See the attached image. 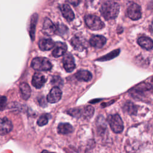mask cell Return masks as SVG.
Wrapping results in <instances>:
<instances>
[{"instance_id":"8992f818","label":"cell","mask_w":153,"mask_h":153,"mask_svg":"<svg viewBox=\"0 0 153 153\" xmlns=\"http://www.w3.org/2000/svg\"><path fill=\"white\" fill-rule=\"evenodd\" d=\"M71 43L73 47L78 51H82L86 48L87 42L83 37L81 36L75 35L71 40Z\"/></svg>"},{"instance_id":"5bb4252c","label":"cell","mask_w":153,"mask_h":153,"mask_svg":"<svg viewBox=\"0 0 153 153\" xmlns=\"http://www.w3.org/2000/svg\"><path fill=\"white\" fill-rule=\"evenodd\" d=\"M62 14L64 18L68 22H71L74 19V13L71 7L67 4H63L60 7Z\"/></svg>"},{"instance_id":"ac0fdd59","label":"cell","mask_w":153,"mask_h":153,"mask_svg":"<svg viewBox=\"0 0 153 153\" xmlns=\"http://www.w3.org/2000/svg\"><path fill=\"white\" fill-rule=\"evenodd\" d=\"M57 131L62 134H69L73 131V127L69 123H60L57 127Z\"/></svg>"},{"instance_id":"44dd1931","label":"cell","mask_w":153,"mask_h":153,"mask_svg":"<svg viewBox=\"0 0 153 153\" xmlns=\"http://www.w3.org/2000/svg\"><path fill=\"white\" fill-rule=\"evenodd\" d=\"M82 112L83 113V115L85 118H90L92 117L94 114V108L91 106H87L83 109Z\"/></svg>"},{"instance_id":"603a6c76","label":"cell","mask_w":153,"mask_h":153,"mask_svg":"<svg viewBox=\"0 0 153 153\" xmlns=\"http://www.w3.org/2000/svg\"><path fill=\"white\" fill-rule=\"evenodd\" d=\"M120 50L118 49V50H114L113 51H112L111 53L106 54V56H104L103 57H102L101 58L99 59L98 60H101V61H104V60H108L109 59H113L114 57H116L117 56H118V54H119L120 53Z\"/></svg>"},{"instance_id":"d6986e66","label":"cell","mask_w":153,"mask_h":153,"mask_svg":"<svg viewBox=\"0 0 153 153\" xmlns=\"http://www.w3.org/2000/svg\"><path fill=\"white\" fill-rule=\"evenodd\" d=\"M20 90L22 94V97L23 99L27 100L30 96V88L29 85L25 82H23L20 85Z\"/></svg>"},{"instance_id":"2e32d148","label":"cell","mask_w":153,"mask_h":153,"mask_svg":"<svg viewBox=\"0 0 153 153\" xmlns=\"http://www.w3.org/2000/svg\"><path fill=\"white\" fill-rule=\"evenodd\" d=\"M75 76L78 81L85 82L90 81L92 78L91 74L89 71L85 70H81L78 71L75 74Z\"/></svg>"},{"instance_id":"7c38bea8","label":"cell","mask_w":153,"mask_h":153,"mask_svg":"<svg viewBox=\"0 0 153 153\" xmlns=\"http://www.w3.org/2000/svg\"><path fill=\"white\" fill-rule=\"evenodd\" d=\"M42 30L46 35H51L56 32V25H54L49 19H45L44 22Z\"/></svg>"},{"instance_id":"30bf717a","label":"cell","mask_w":153,"mask_h":153,"mask_svg":"<svg viewBox=\"0 0 153 153\" xmlns=\"http://www.w3.org/2000/svg\"><path fill=\"white\" fill-rule=\"evenodd\" d=\"M67 50V45L65 43L57 42L54 44L52 55L54 57H59L65 54Z\"/></svg>"},{"instance_id":"484cf974","label":"cell","mask_w":153,"mask_h":153,"mask_svg":"<svg viewBox=\"0 0 153 153\" xmlns=\"http://www.w3.org/2000/svg\"><path fill=\"white\" fill-rule=\"evenodd\" d=\"M52 84L56 85L55 87H59L63 84V81L62 78L59 76H53L51 81Z\"/></svg>"},{"instance_id":"cb8c5ba5","label":"cell","mask_w":153,"mask_h":153,"mask_svg":"<svg viewBox=\"0 0 153 153\" xmlns=\"http://www.w3.org/2000/svg\"><path fill=\"white\" fill-rule=\"evenodd\" d=\"M82 109H80L79 108H73L69 109L67 112L71 116L79 118L82 115Z\"/></svg>"},{"instance_id":"e0dca14e","label":"cell","mask_w":153,"mask_h":153,"mask_svg":"<svg viewBox=\"0 0 153 153\" xmlns=\"http://www.w3.org/2000/svg\"><path fill=\"white\" fill-rule=\"evenodd\" d=\"M138 44L143 48L150 50L152 48L153 42L151 38L146 36H141L137 39Z\"/></svg>"},{"instance_id":"f1b7e54d","label":"cell","mask_w":153,"mask_h":153,"mask_svg":"<svg viewBox=\"0 0 153 153\" xmlns=\"http://www.w3.org/2000/svg\"><path fill=\"white\" fill-rule=\"evenodd\" d=\"M41 153H53V152H49V151H48L47 150H44V151H42L41 152Z\"/></svg>"},{"instance_id":"d4e9b609","label":"cell","mask_w":153,"mask_h":153,"mask_svg":"<svg viewBox=\"0 0 153 153\" xmlns=\"http://www.w3.org/2000/svg\"><path fill=\"white\" fill-rule=\"evenodd\" d=\"M48 116L46 114L42 115L38 120L37 121V124L39 126H43L46 125L48 123Z\"/></svg>"},{"instance_id":"4316f807","label":"cell","mask_w":153,"mask_h":153,"mask_svg":"<svg viewBox=\"0 0 153 153\" xmlns=\"http://www.w3.org/2000/svg\"><path fill=\"white\" fill-rule=\"evenodd\" d=\"M7 105V98L5 96H0V111L5 109Z\"/></svg>"},{"instance_id":"8fae6325","label":"cell","mask_w":153,"mask_h":153,"mask_svg":"<svg viewBox=\"0 0 153 153\" xmlns=\"http://www.w3.org/2000/svg\"><path fill=\"white\" fill-rule=\"evenodd\" d=\"M106 42V38L102 35H94L92 36L89 41L90 44L96 48H102L105 44Z\"/></svg>"},{"instance_id":"ffe728a7","label":"cell","mask_w":153,"mask_h":153,"mask_svg":"<svg viewBox=\"0 0 153 153\" xmlns=\"http://www.w3.org/2000/svg\"><path fill=\"white\" fill-rule=\"evenodd\" d=\"M38 16L36 14H33L32 16L31 20H30V35L32 40L34 39L35 36V26L37 22Z\"/></svg>"},{"instance_id":"7402d4cb","label":"cell","mask_w":153,"mask_h":153,"mask_svg":"<svg viewBox=\"0 0 153 153\" xmlns=\"http://www.w3.org/2000/svg\"><path fill=\"white\" fill-rule=\"evenodd\" d=\"M125 110L129 114H133L136 112V106L131 102H127L124 105Z\"/></svg>"},{"instance_id":"6da1fadb","label":"cell","mask_w":153,"mask_h":153,"mask_svg":"<svg viewBox=\"0 0 153 153\" xmlns=\"http://www.w3.org/2000/svg\"><path fill=\"white\" fill-rule=\"evenodd\" d=\"M119 11V5L112 1H108L104 3L100 8V13L102 16L107 20L115 19L118 16Z\"/></svg>"},{"instance_id":"52a82bcc","label":"cell","mask_w":153,"mask_h":153,"mask_svg":"<svg viewBox=\"0 0 153 153\" xmlns=\"http://www.w3.org/2000/svg\"><path fill=\"white\" fill-rule=\"evenodd\" d=\"M62 91L57 87H54L51 88L47 95V100L49 103H54L59 102L62 97Z\"/></svg>"},{"instance_id":"5b68a950","label":"cell","mask_w":153,"mask_h":153,"mask_svg":"<svg viewBox=\"0 0 153 153\" xmlns=\"http://www.w3.org/2000/svg\"><path fill=\"white\" fill-rule=\"evenodd\" d=\"M128 17L133 20H139L141 17V8L136 3H132L127 8Z\"/></svg>"},{"instance_id":"4fadbf2b","label":"cell","mask_w":153,"mask_h":153,"mask_svg":"<svg viewBox=\"0 0 153 153\" xmlns=\"http://www.w3.org/2000/svg\"><path fill=\"white\" fill-rule=\"evenodd\" d=\"M45 82H46V79L43 75L38 72H36L34 74L32 79V84L33 86H34L35 88H41Z\"/></svg>"},{"instance_id":"277c9868","label":"cell","mask_w":153,"mask_h":153,"mask_svg":"<svg viewBox=\"0 0 153 153\" xmlns=\"http://www.w3.org/2000/svg\"><path fill=\"white\" fill-rule=\"evenodd\" d=\"M85 22L89 29L94 30H100L105 27L104 23L95 15L89 14L85 16Z\"/></svg>"},{"instance_id":"9c48e42d","label":"cell","mask_w":153,"mask_h":153,"mask_svg":"<svg viewBox=\"0 0 153 153\" xmlns=\"http://www.w3.org/2000/svg\"><path fill=\"white\" fill-rule=\"evenodd\" d=\"M13 129L11 121L7 118H0V135H5L10 133Z\"/></svg>"},{"instance_id":"3957f363","label":"cell","mask_w":153,"mask_h":153,"mask_svg":"<svg viewBox=\"0 0 153 153\" xmlns=\"http://www.w3.org/2000/svg\"><path fill=\"white\" fill-rule=\"evenodd\" d=\"M108 122L114 133H120L123 131L124 129L123 122L119 115H110L108 118Z\"/></svg>"},{"instance_id":"9a60e30c","label":"cell","mask_w":153,"mask_h":153,"mask_svg":"<svg viewBox=\"0 0 153 153\" xmlns=\"http://www.w3.org/2000/svg\"><path fill=\"white\" fill-rule=\"evenodd\" d=\"M54 41L50 38H43L40 39L38 42V45L40 50L42 51L50 50L54 47Z\"/></svg>"},{"instance_id":"ba28073f","label":"cell","mask_w":153,"mask_h":153,"mask_svg":"<svg viewBox=\"0 0 153 153\" xmlns=\"http://www.w3.org/2000/svg\"><path fill=\"white\" fill-rule=\"evenodd\" d=\"M63 68L68 72H72L75 68V63L74 57L71 54H65L63 58Z\"/></svg>"},{"instance_id":"83f0119b","label":"cell","mask_w":153,"mask_h":153,"mask_svg":"<svg viewBox=\"0 0 153 153\" xmlns=\"http://www.w3.org/2000/svg\"><path fill=\"white\" fill-rule=\"evenodd\" d=\"M67 1L74 6L78 5L80 2V0H67Z\"/></svg>"},{"instance_id":"7a4b0ae2","label":"cell","mask_w":153,"mask_h":153,"mask_svg":"<svg viewBox=\"0 0 153 153\" xmlns=\"http://www.w3.org/2000/svg\"><path fill=\"white\" fill-rule=\"evenodd\" d=\"M31 67L36 71H49L52 68V65L49 60L45 57H35L31 62Z\"/></svg>"}]
</instances>
